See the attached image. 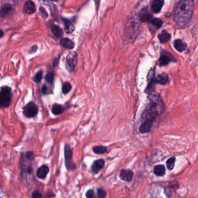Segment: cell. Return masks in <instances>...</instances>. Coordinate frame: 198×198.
I'll use <instances>...</instances> for the list:
<instances>
[{
  "mask_svg": "<svg viewBox=\"0 0 198 198\" xmlns=\"http://www.w3.org/2000/svg\"><path fill=\"white\" fill-rule=\"evenodd\" d=\"M195 9V2L192 0L181 1L175 11L174 21L180 26H184L191 20Z\"/></svg>",
  "mask_w": 198,
  "mask_h": 198,
  "instance_id": "cell-1",
  "label": "cell"
},
{
  "mask_svg": "<svg viewBox=\"0 0 198 198\" xmlns=\"http://www.w3.org/2000/svg\"><path fill=\"white\" fill-rule=\"evenodd\" d=\"M34 160V152L28 151L21 154L19 161L21 177L29 185L32 184L34 181V167L33 165Z\"/></svg>",
  "mask_w": 198,
  "mask_h": 198,
  "instance_id": "cell-2",
  "label": "cell"
},
{
  "mask_svg": "<svg viewBox=\"0 0 198 198\" xmlns=\"http://www.w3.org/2000/svg\"><path fill=\"white\" fill-rule=\"evenodd\" d=\"M164 110V103L160 94H155L151 97L150 102L143 111L142 119L143 121L145 120L155 121L156 117L162 114Z\"/></svg>",
  "mask_w": 198,
  "mask_h": 198,
  "instance_id": "cell-3",
  "label": "cell"
},
{
  "mask_svg": "<svg viewBox=\"0 0 198 198\" xmlns=\"http://www.w3.org/2000/svg\"><path fill=\"white\" fill-rule=\"evenodd\" d=\"M11 89L8 86L1 87L0 89V108L8 107L11 104Z\"/></svg>",
  "mask_w": 198,
  "mask_h": 198,
  "instance_id": "cell-4",
  "label": "cell"
},
{
  "mask_svg": "<svg viewBox=\"0 0 198 198\" xmlns=\"http://www.w3.org/2000/svg\"><path fill=\"white\" fill-rule=\"evenodd\" d=\"M64 156L65 166L68 171L74 170L76 165L73 160V151L69 144H65L64 147Z\"/></svg>",
  "mask_w": 198,
  "mask_h": 198,
  "instance_id": "cell-5",
  "label": "cell"
},
{
  "mask_svg": "<svg viewBox=\"0 0 198 198\" xmlns=\"http://www.w3.org/2000/svg\"><path fill=\"white\" fill-rule=\"evenodd\" d=\"M39 109L34 102L28 103L23 108V115L28 118H32L38 113Z\"/></svg>",
  "mask_w": 198,
  "mask_h": 198,
  "instance_id": "cell-6",
  "label": "cell"
},
{
  "mask_svg": "<svg viewBox=\"0 0 198 198\" xmlns=\"http://www.w3.org/2000/svg\"><path fill=\"white\" fill-rule=\"evenodd\" d=\"M77 63V54L76 52H70L66 57V68L69 72L74 70Z\"/></svg>",
  "mask_w": 198,
  "mask_h": 198,
  "instance_id": "cell-7",
  "label": "cell"
},
{
  "mask_svg": "<svg viewBox=\"0 0 198 198\" xmlns=\"http://www.w3.org/2000/svg\"><path fill=\"white\" fill-rule=\"evenodd\" d=\"M175 58L170 53L167 51H163L162 52L160 58L159 59V65L160 66L167 65L170 62H176Z\"/></svg>",
  "mask_w": 198,
  "mask_h": 198,
  "instance_id": "cell-8",
  "label": "cell"
},
{
  "mask_svg": "<svg viewBox=\"0 0 198 198\" xmlns=\"http://www.w3.org/2000/svg\"><path fill=\"white\" fill-rule=\"evenodd\" d=\"M105 160L103 159H99L95 160L91 166V171L94 174H98L102 170L105 166Z\"/></svg>",
  "mask_w": 198,
  "mask_h": 198,
  "instance_id": "cell-9",
  "label": "cell"
},
{
  "mask_svg": "<svg viewBox=\"0 0 198 198\" xmlns=\"http://www.w3.org/2000/svg\"><path fill=\"white\" fill-rule=\"evenodd\" d=\"M14 9L12 6L9 4H5L1 7L0 9V16L4 18L12 14Z\"/></svg>",
  "mask_w": 198,
  "mask_h": 198,
  "instance_id": "cell-10",
  "label": "cell"
},
{
  "mask_svg": "<svg viewBox=\"0 0 198 198\" xmlns=\"http://www.w3.org/2000/svg\"><path fill=\"white\" fill-rule=\"evenodd\" d=\"M153 120H143V122L141 124L139 127V131L142 134H145L147 133L150 132V130L152 129V127L153 126Z\"/></svg>",
  "mask_w": 198,
  "mask_h": 198,
  "instance_id": "cell-11",
  "label": "cell"
},
{
  "mask_svg": "<svg viewBox=\"0 0 198 198\" xmlns=\"http://www.w3.org/2000/svg\"><path fill=\"white\" fill-rule=\"evenodd\" d=\"M119 177L120 178L124 181L131 182L133 180L134 177V173L130 170L122 169L120 171Z\"/></svg>",
  "mask_w": 198,
  "mask_h": 198,
  "instance_id": "cell-12",
  "label": "cell"
},
{
  "mask_svg": "<svg viewBox=\"0 0 198 198\" xmlns=\"http://www.w3.org/2000/svg\"><path fill=\"white\" fill-rule=\"evenodd\" d=\"M23 11L28 15L33 14L35 12V4L32 1H27L23 7Z\"/></svg>",
  "mask_w": 198,
  "mask_h": 198,
  "instance_id": "cell-13",
  "label": "cell"
},
{
  "mask_svg": "<svg viewBox=\"0 0 198 198\" xmlns=\"http://www.w3.org/2000/svg\"><path fill=\"white\" fill-rule=\"evenodd\" d=\"M49 171V169L48 166L42 165L40 167H39L36 171L37 177L40 179H45L48 175Z\"/></svg>",
  "mask_w": 198,
  "mask_h": 198,
  "instance_id": "cell-14",
  "label": "cell"
},
{
  "mask_svg": "<svg viewBox=\"0 0 198 198\" xmlns=\"http://www.w3.org/2000/svg\"><path fill=\"white\" fill-rule=\"evenodd\" d=\"M164 1L162 0H154L152 2L151 5V10L153 13L157 14L159 13L164 4Z\"/></svg>",
  "mask_w": 198,
  "mask_h": 198,
  "instance_id": "cell-15",
  "label": "cell"
},
{
  "mask_svg": "<svg viewBox=\"0 0 198 198\" xmlns=\"http://www.w3.org/2000/svg\"><path fill=\"white\" fill-rule=\"evenodd\" d=\"M62 21L63 23L65 30L66 33L69 34L75 31V27L73 25V24L71 22V21H69L67 19H65V18H62Z\"/></svg>",
  "mask_w": 198,
  "mask_h": 198,
  "instance_id": "cell-16",
  "label": "cell"
},
{
  "mask_svg": "<svg viewBox=\"0 0 198 198\" xmlns=\"http://www.w3.org/2000/svg\"><path fill=\"white\" fill-rule=\"evenodd\" d=\"M128 32H131V35H132L133 32H135L137 34V30L139 29V26H138V22H137L136 21H134L133 19H132L131 21L128 22Z\"/></svg>",
  "mask_w": 198,
  "mask_h": 198,
  "instance_id": "cell-17",
  "label": "cell"
},
{
  "mask_svg": "<svg viewBox=\"0 0 198 198\" xmlns=\"http://www.w3.org/2000/svg\"><path fill=\"white\" fill-rule=\"evenodd\" d=\"M154 174L158 177L164 176L166 174V169L165 166L163 164H158L155 166L153 169Z\"/></svg>",
  "mask_w": 198,
  "mask_h": 198,
  "instance_id": "cell-18",
  "label": "cell"
},
{
  "mask_svg": "<svg viewBox=\"0 0 198 198\" xmlns=\"http://www.w3.org/2000/svg\"><path fill=\"white\" fill-rule=\"evenodd\" d=\"M158 39L161 43L164 44L170 40L171 35L166 30H163L160 34L158 35Z\"/></svg>",
  "mask_w": 198,
  "mask_h": 198,
  "instance_id": "cell-19",
  "label": "cell"
},
{
  "mask_svg": "<svg viewBox=\"0 0 198 198\" xmlns=\"http://www.w3.org/2000/svg\"><path fill=\"white\" fill-rule=\"evenodd\" d=\"M60 44L62 47L69 49H72L75 47L74 42L67 38L62 39L60 41Z\"/></svg>",
  "mask_w": 198,
  "mask_h": 198,
  "instance_id": "cell-20",
  "label": "cell"
},
{
  "mask_svg": "<svg viewBox=\"0 0 198 198\" xmlns=\"http://www.w3.org/2000/svg\"><path fill=\"white\" fill-rule=\"evenodd\" d=\"M174 47L179 52H183L186 49L187 44L180 39L176 40L174 42Z\"/></svg>",
  "mask_w": 198,
  "mask_h": 198,
  "instance_id": "cell-21",
  "label": "cell"
},
{
  "mask_svg": "<svg viewBox=\"0 0 198 198\" xmlns=\"http://www.w3.org/2000/svg\"><path fill=\"white\" fill-rule=\"evenodd\" d=\"M155 82L156 83H159L160 84H166L169 82V76L166 73L160 74L157 76L156 77H155Z\"/></svg>",
  "mask_w": 198,
  "mask_h": 198,
  "instance_id": "cell-22",
  "label": "cell"
},
{
  "mask_svg": "<svg viewBox=\"0 0 198 198\" xmlns=\"http://www.w3.org/2000/svg\"><path fill=\"white\" fill-rule=\"evenodd\" d=\"M139 18V20L143 22H150L153 16L149 12L144 11L140 13Z\"/></svg>",
  "mask_w": 198,
  "mask_h": 198,
  "instance_id": "cell-23",
  "label": "cell"
},
{
  "mask_svg": "<svg viewBox=\"0 0 198 198\" xmlns=\"http://www.w3.org/2000/svg\"><path fill=\"white\" fill-rule=\"evenodd\" d=\"M51 30L52 33L56 38H59L61 37L63 35V30L61 28H60L59 26L55 25H52L51 26Z\"/></svg>",
  "mask_w": 198,
  "mask_h": 198,
  "instance_id": "cell-24",
  "label": "cell"
},
{
  "mask_svg": "<svg viewBox=\"0 0 198 198\" xmlns=\"http://www.w3.org/2000/svg\"><path fill=\"white\" fill-rule=\"evenodd\" d=\"M64 109L61 105L58 104V103H55L53 105L52 108V113L54 115H59L61 114L63 112Z\"/></svg>",
  "mask_w": 198,
  "mask_h": 198,
  "instance_id": "cell-25",
  "label": "cell"
},
{
  "mask_svg": "<svg viewBox=\"0 0 198 198\" xmlns=\"http://www.w3.org/2000/svg\"><path fill=\"white\" fill-rule=\"evenodd\" d=\"M93 152L97 155H102L107 152V148L105 146L96 145L92 148Z\"/></svg>",
  "mask_w": 198,
  "mask_h": 198,
  "instance_id": "cell-26",
  "label": "cell"
},
{
  "mask_svg": "<svg viewBox=\"0 0 198 198\" xmlns=\"http://www.w3.org/2000/svg\"><path fill=\"white\" fill-rule=\"evenodd\" d=\"M175 163H176V157L172 156L170 157L166 162V166L168 170L170 171L173 170L175 166Z\"/></svg>",
  "mask_w": 198,
  "mask_h": 198,
  "instance_id": "cell-27",
  "label": "cell"
},
{
  "mask_svg": "<svg viewBox=\"0 0 198 198\" xmlns=\"http://www.w3.org/2000/svg\"><path fill=\"white\" fill-rule=\"evenodd\" d=\"M150 23L152 25L155 26L157 29L161 28L162 26L163 25V21H162L161 19H160L159 18H154V17L152 18V19L150 21Z\"/></svg>",
  "mask_w": 198,
  "mask_h": 198,
  "instance_id": "cell-28",
  "label": "cell"
},
{
  "mask_svg": "<svg viewBox=\"0 0 198 198\" xmlns=\"http://www.w3.org/2000/svg\"><path fill=\"white\" fill-rule=\"evenodd\" d=\"M54 77H55L54 73L52 72H49L47 73V75L45 77V79L47 82L49 84H52L54 82Z\"/></svg>",
  "mask_w": 198,
  "mask_h": 198,
  "instance_id": "cell-29",
  "label": "cell"
},
{
  "mask_svg": "<svg viewBox=\"0 0 198 198\" xmlns=\"http://www.w3.org/2000/svg\"><path fill=\"white\" fill-rule=\"evenodd\" d=\"M71 89H72V85L69 82H66L64 83L62 87V92L64 94H67L70 91Z\"/></svg>",
  "mask_w": 198,
  "mask_h": 198,
  "instance_id": "cell-30",
  "label": "cell"
},
{
  "mask_svg": "<svg viewBox=\"0 0 198 198\" xmlns=\"http://www.w3.org/2000/svg\"><path fill=\"white\" fill-rule=\"evenodd\" d=\"M42 77V71L40 70L35 74V75L34 76V77H33V80H34V82L39 83L41 82Z\"/></svg>",
  "mask_w": 198,
  "mask_h": 198,
  "instance_id": "cell-31",
  "label": "cell"
},
{
  "mask_svg": "<svg viewBox=\"0 0 198 198\" xmlns=\"http://www.w3.org/2000/svg\"><path fill=\"white\" fill-rule=\"evenodd\" d=\"M106 192L102 188L97 189V198H106Z\"/></svg>",
  "mask_w": 198,
  "mask_h": 198,
  "instance_id": "cell-32",
  "label": "cell"
},
{
  "mask_svg": "<svg viewBox=\"0 0 198 198\" xmlns=\"http://www.w3.org/2000/svg\"><path fill=\"white\" fill-rule=\"evenodd\" d=\"M86 198H96V193L92 190H89L86 193Z\"/></svg>",
  "mask_w": 198,
  "mask_h": 198,
  "instance_id": "cell-33",
  "label": "cell"
},
{
  "mask_svg": "<svg viewBox=\"0 0 198 198\" xmlns=\"http://www.w3.org/2000/svg\"><path fill=\"white\" fill-rule=\"evenodd\" d=\"M42 193L41 192L37 190H35L34 191L32 192V198H42Z\"/></svg>",
  "mask_w": 198,
  "mask_h": 198,
  "instance_id": "cell-34",
  "label": "cell"
},
{
  "mask_svg": "<svg viewBox=\"0 0 198 198\" xmlns=\"http://www.w3.org/2000/svg\"><path fill=\"white\" fill-rule=\"evenodd\" d=\"M39 12H40V14H41V16L43 18L45 19V18H47L48 17V13L47 12V11H45V9L44 8L40 7L39 8Z\"/></svg>",
  "mask_w": 198,
  "mask_h": 198,
  "instance_id": "cell-35",
  "label": "cell"
},
{
  "mask_svg": "<svg viewBox=\"0 0 198 198\" xmlns=\"http://www.w3.org/2000/svg\"><path fill=\"white\" fill-rule=\"evenodd\" d=\"M37 49H38V48H37V45H34V46H33V47L31 48V49H30V53L35 52L37 51Z\"/></svg>",
  "mask_w": 198,
  "mask_h": 198,
  "instance_id": "cell-36",
  "label": "cell"
},
{
  "mask_svg": "<svg viewBox=\"0 0 198 198\" xmlns=\"http://www.w3.org/2000/svg\"><path fill=\"white\" fill-rule=\"evenodd\" d=\"M42 89V93H43V94H45L46 92H47V87L46 86V85L44 84V85L42 86V89Z\"/></svg>",
  "mask_w": 198,
  "mask_h": 198,
  "instance_id": "cell-37",
  "label": "cell"
},
{
  "mask_svg": "<svg viewBox=\"0 0 198 198\" xmlns=\"http://www.w3.org/2000/svg\"><path fill=\"white\" fill-rule=\"evenodd\" d=\"M4 35V32L1 30H0V39H1Z\"/></svg>",
  "mask_w": 198,
  "mask_h": 198,
  "instance_id": "cell-38",
  "label": "cell"
}]
</instances>
